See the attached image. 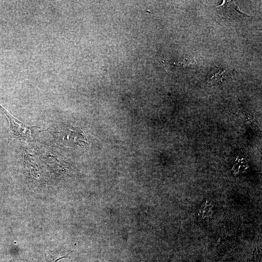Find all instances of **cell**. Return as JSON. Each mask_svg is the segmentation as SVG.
Masks as SVG:
<instances>
[{
  "mask_svg": "<svg viewBox=\"0 0 262 262\" xmlns=\"http://www.w3.org/2000/svg\"><path fill=\"white\" fill-rule=\"evenodd\" d=\"M0 110L5 115L9 122L10 134L13 139L28 141L32 139V128L24 125L13 117L0 104Z\"/></svg>",
  "mask_w": 262,
  "mask_h": 262,
  "instance_id": "1",
  "label": "cell"
}]
</instances>
